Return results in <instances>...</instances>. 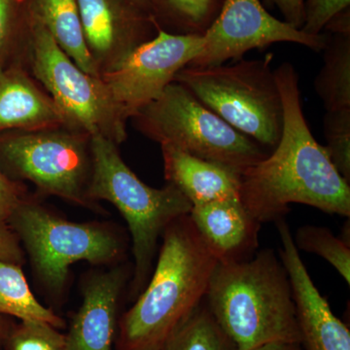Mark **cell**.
<instances>
[{"label":"cell","instance_id":"cell-20","mask_svg":"<svg viewBox=\"0 0 350 350\" xmlns=\"http://www.w3.org/2000/svg\"><path fill=\"white\" fill-rule=\"evenodd\" d=\"M40 320L62 329L66 323L50 308L41 305L31 291L21 265L0 260V317Z\"/></svg>","mask_w":350,"mask_h":350},{"label":"cell","instance_id":"cell-6","mask_svg":"<svg viewBox=\"0 0 350 350\" xmlns=\"http://www.w3.org/2000/svg\"><path fill=\"white\" fill-rule=\"evenodd\" d=\"M133 118L139 131L161 145L228 165L241 174L269 155L265 147L226 123L176 81Z\"/></svg>","mask_w":350,"mask_h":350},{"label":"cell","instance_id":"cell-11","mask_svg":"<svg viewBox=\"0 0 350 350\" xmlns=\"http://www.w3.org/2000/svg\"><path fill=\"white\" fill-rule=\"evenodd\" d=\"M202 36V49L188 66L206 68L237 62L248 51L278 42L301 44L322 52L328 40L327 34L308 36L276 19L260 0H223L218 15Z\"/></svg>","mask_w":350,"mask_h":350},{"label":"cell","instance_id":"cell-18","mask_svg":"<svg viewBox=\"0 0 350 350\" xmlns=\"http://www.w3.org/2000/svg\"><path fill=\"white\" fill-rule=\"evenodd\" d=\"M34 19L47 29L59 47L87 75L100 77L88 49L77 0H36Z\"/></svg>","mask_w":350,"mask_h":350},{"label":"cell","instance_id":"cell-33","mask_svg":"<svg viewBox=\"0 0 350 350\" xmlns=\"http://www.w3.org/2000/svg\"><path fill=\"white\" fill-rule=\"evenodd\" d=\"M11 327H9L8 323L0 317V345H4V340Z\"/></svg>","mask_w":350,"mask_h":350},{"label":"cell","instance_id":"cell-29","mask_svg":"<svg viewBox=\"0 0 350 350\" xmlns=\"http://www.w3.org/2000/svg\"><path fill=\"white\" fill-rule=\"evenodd\" d=\"M278 7L285 22L300 29L304 25V0H268Z\"/></svg>","mask_w":350,"mask_h":350},{"label":"cell","instance_id":"cell-34","mask_svg":"<svg viewBox=\"0 0 350 350\" xmlns=\"http://www.w3.org/2000/svg\"><path fill=\"white\" fill-rule=\"evenodd\" d=\"M128 1L139 9H151L153 6L152 0H128Z\"/></svg>","mask_w":350,"mask_h":350},{"label":"cell","instance_id":"cell-2","mask_svg":"<svg viewBox=\"0 0 350 350\" xmlns=\"http://www.w3.org/2000/svg\"><path fill=\"white\" fill-rule=\"evenodd\" d=\"M153 275L122 315L115 350H163L175 329L204 301L217 259L190 216L165 230Z\"/></svg>","mask_w":350,"mask_h":350},{"label":"cell","instance_id":"cell-27","mask_svg":"<svg viewBox=\"0 0 350 350\" xmlns=\"http://www.w3.org/2000/svg\"><path fill=\"white\" fill-rule=\"evenodd\" d=\"M25 200L22 188L0 170V221L7 222Z\"/></svg>","mask_w":350,"mask_h":350},{"label":"cell","instance_id":"cell-22","mask_svg":"<svg viewBox=\"0 0 350 350\" xmlns=\"http://www.w3.org/2000/svg\"><path fill=\"white\" fill-rule=\"evenodd\" d=\"M293 239L299 251L314 253L323 258L350 284L349 243L338 239L328 228L312 225L298 228Z\"/></svg>","mask_w":350,"mask_h":350},{"label":"cell","instance_id":"cell-4","mask_svg":"<svg viewBox=\"0 0 350 350\" xmlns=\"http://www.w3.org/2000/svg\"><path fill=\"white\" fill-rule=\"evenodd\" d=\"M117 145L103 135L90 137L92 174L87 196L90 202H111L128 223L135 258L131 296L137 298L150 278L159 238L174 220L189 215L193 206L172 184L156 189L140 180Z\"/></svg>","mask_w":350,"mask_h":350},{"label":"cell","instance_id":"cell-3","mask_svg":"<svg viewBox=\"0 0 350 350\" xmlns=\"http://www.w3.org/2000/svg\"><path fill=\"white\" fill-rule=\"evenodd\" d=\"M204 301L238 350L301 342L289 276L273 250L243 262H217Z\"/></svg>","mask_w":350,"mask_h":350},{"label":"cell","instance_id":"cell-1","mask_svg":"<svg viewBox=\"0 0 350 350\" xmlns=\"http://www.w3.org/2000/svg\"><path fill=\"white\" fill-rule=\"evenodd\" d=\"M275 75L283 105L282 137L273 153L241 172V204L260 224L284 218L291 204L349 218L350 185L306 123L296 69L285 62Z\"/></svg>","mask_w":350,"mask_h":350},{"label":"cell","instance_id":"cell-7","mask_svg":"<svg viewBox=\"0 0 350 350\" xmlns=\"http://www.w3.org/2000/svg\"><path fill=\"white\" fill-rule=\"evenodd\" d=\"M7 224L24 243L41 284L54 296L64 293L71 265L78 261L112 264L125 253V243L109 228L70 222L27 200Z\"/></svg>","mask_w":350,"mask_h":350},{"label":"cell","instance_id":"cell-24","mask_svg":"<svg viewBox=\"0 0 350 350\" xmlns=\"http://www.w3.org/2000/svg\"><path fill=\"white\" fill-rule=\"evenodd\" d=\"M323 131L329 158L340 176L350 185V108L326 111Z\"/></svg>","mask_w":350,"mask_h":350},{"label":"cell","instance_id":"cell-23","mask_svg":"<svg viewBox=\"0 0 350 350\" xmlns=\"http://www.w3.org/2000/svg\"><path fill=\"white\" fill-rule=\"evenodd\" d=\"M7 350H66V335L40 320H21L4 340Z\"/></svg>","mask_w":350,"mask_h":350},{"label":"cell","instance_id":"cell-31","mask_svg":"<svg viewBox=\"0 0 350 350\" xmlns=\"http://www.w3.org/2000/svg\"><path fill=\"white\" fill-rule=\"evenodd\" d=\"M324 29L331 32L332 34H344V36H350V7L340 11L337 15L328 23H327Z\"/></svg>","mask_w":350,"mask_h":350},{"label":"cell","instance_id":"cell-8","mask_svg":"<svg viewBox=\"0 0 350 350\" xmlns=\"http://www.w3.org/2000/svg\"><path fill=\"white\" fill-rule=\"evenodd\" d=\"M31 59L36 79L49 92L66 124L117 144L126 138V120L100 77L87 75L38 20L31 25Z\"/></svg>","mask_w":350,"mask_h":350},{"label":"cell","instance_id":"cell-13","mask_svg":"<svg viewBox=\"0 0 350 350\" xmlns=\"http://www.w3.org/2000/svg\"><path fill=\"white\" fill-rule=\"evenodd\" d=\"M126 273L121 268L96 273L85 282L83 303L71 319L66 350H113L117 310Z\"/></svg>","mask_w":350,"mask_h":350},{"label":"cell","instance_id":"cell-21","mask_svg":"<svg viewBox=\"0 0 350 350\" xmlns=\"http://www.w3.org/2000/svg\"><path fill=\"white\" fill-rule=\"evenodd\" d=\"M163 350H238L202 301L179 324Z\"/></svg>","mask_w":350,"mask_h":350},{"label":"cell","instance_id":"cell-17","mask_svg":"<svg viewBox=\"0 0 350 350\" xmlns=\"http://www.w3.org/2000/svg\"><path fill=\"white\" fill-rule=\"evenodd\" d=\"M66 124L62 112L24 73L0 66V131L55 128Z\"/></svg>","mask_w":350,"mask_h":350},{"label":"cell","instance_id":"cell-9","mask_svg":"<svg viewBox=\"0 0 350 350\" xmlns=\"http://www.w3.org/2000/svg\"><path fill=\"white\" fill-rule=\"evenodd\" d=\"M0 156L14 174L45 194L89 206L91 149L82 135L54 130L27 131L0 142Z\"/></svg>","mask_w":350,"mask_h":350},{"label":"cell","instance_id":"cell-19","mask_svg":"<svg viewBox=\"0 0 350 350\" xmlns=\"http://www.w3.org/2000/svg\"><path fill=\"white\" fill-rule=\"evenodd\" d=\"M323 66L315 77V93L326 111L350 108V36H328Z\"/></svg>","mask_w":350,"mask_h":350},{"label":"cell","instance_id":"cell-12","mask_svg":"<svg viewBox=\"0 0 350 350\" xmlns=\"http://www.w3.org/2000/svg\"><path fill=\"white\" fill-rule=\"evenodd\" d=\"M282 248L278 251L291 284L303 350H350V331L332 312L313 283L284 218L276 221Z\"/></svg>","mask_w":350,"mask_h":350},{"label":"cell","instance_id":"cell-26","mask_svg":"<svg viewBox=\"0 0 350 350\" xmlns=\"http://www.w3.org/2000/svg\"><path fill=\"white\" fill-rule=\"evenodd\" d=\"M349 7L350 0H304L301 31L308 36H319L334 16Z\"/></svg>","mask_w":350,"mask_h":350},{"label":"cell","instance_id":"cell-15","mask_svg":"<svg viewBox=\"0 0 350 350\" xmlns=\"http://www.w3.org/2000/svg\"><path fill=\"white\" fill-rule=\"evenodd\" d=\"M161 148L167 183L178 189L193 206L239 199V170L197 158L170 145H161Z\"/></svg>","mask_w":350,"mask_h":350},{"label":"cell","instance_id":"cell-16","mask_svg":"<svg viewBox=\"0 0 350 350\" xmlns=\"http://www.w3.org/2000/svg\"><path fill=\"white\" fill-rule=\"evenodd\" d=\"M88 49L100 75L146 42L139 22L123 24L109 0H77Z\"/></svg>","mask_w":350,"mask_h":350},{"label":"cell","instance_id":"cell-14","mask_svg":"<svg viewBox=\"0 0 350 350\" xmlns=\"http://www.w3.org/2000/svg\"><path fill=\"white\" fill-rule=\"evenodd\" d=\"M189 216L218 262H243L256 253L261 224L238 198L194 206Z\"/></svg>","mask_w":350,"mask_h":350},{"label":"cell","instance_id":"cell-30","mask_svg":"<svg viewBox=\"0 0 350 350\" xmlns=\"http://www.w3.org/2000/svg\"><path fill=\"white\" fill-rule=\"evenodd\" d=\"M12 9L13 0H0V56L5 47L10 31Z\"/></svg>","mask_w":350,"mask_h":350},{"label":"cell","instance_id":"cell-28","mask_svg":"<svg viewBox=\"0 0 350 350\" xmlns=\"http://www.w3.org/2000/svg\"><path fill=\"white\" fill-rule=\"evenodd\" d=\"M19 239L5 221H0V260L21 265L23 253Z\"/></svg>","mask_w":350,"mask_h":350},{"label":"cell","instance_id":"cell-25","mask_svg":"<svg viewBox=\"0 0 350 350\" xmlns=\"http://www.w3.org/2000/svg\"><path fill=\"white\" fill-rule=\"evenodd\" d=\"M158 2L179 25L181 34L202 36L218 15L223 0H158Z\"/></svg>","mask_w":350,"mask_h":350},{"label":"cell","instance_id":"cell-32","mask_svg":"<svg viewBox=\"0 0 350 350\" xmlns=\"http://www.w3.org/2000/svg\"><path fill=\"white\" fill-rule=\"evenodd\" d=\"M254 350H303L300 344L295 342H271V344L262 345Z\"/></svg>","mask_w":350,"mask_h":350},{"label":"cell","instance_id":"cell-5","mask_svg":"<svg viewBox=\"0 0 350 350\" xmlns=\"http://www.w3.org/2000/svg\"><path fill=\"white\" fill-rule=\"evenodd\" d=\"M273 57L269 53L231 64L186 66L174 81L239 133L273 150L282 137L283 105Z\"/></svg>","mask_w":350,"mask_h":350},{"label":"cell","instance_id":"cell-10","mask_svg":"<svg viewBox=\"0 0 350 350\" xmlns=\"http://www.w3.org/2000/svg\"><path fill=\"white\" fill-rule=\"evenodd\" d=\"M202 45V34L159 29L155 38L103 72L101 80L123 118L126 121L157 100L177 73L194 61Z\"/></svg>","mask_w":350,"mask_h":350}]
</instances>
